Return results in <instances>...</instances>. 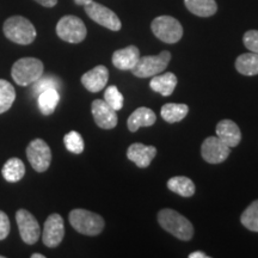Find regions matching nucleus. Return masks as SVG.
I'll return each mask as SVG.
<instances>
[{"instance_id":"f257e3e1","label":"nucleus","mask_w":258,"mask_h":258,"mask_svg":"<svg viewBox=\"0 0 258 258\" xmlns=\"http://www.w3.org/2000/svg\"><path fill=\"white\" fill-rule=\"evenodd\" d=\"M158 222L166 232L179 240L188 241L194 235V226L185 217L173 209L165 208L158 213Z\"/></svg>"},{"instance_id":"f03ea898","label":"nucleus","mask_w":258,"mask_h":258,"mask_svg":"<svg viewBox=\"0 0 258 258\" xmlns=\"http://www.w3.org/2000/svg\"><path fill=\"white\" fill-rule=\"evenodd\" d=\"M3 31L8 40L22 46H28L36 38V29L29 19L22 16H12L6 19Z\"/></svg>"},{"instance_id":"7ed1b4c3","label":"nucleus","mask_w":258,"mask_h":258,"mask_svg":"<svg viewBox=\"0 0 258 258\" xmlns=\"http://www.w3.org/2000/svg\"><path fill=\"white\" fill-rule=\"evenodd\" d=\"M70 224L80 234L95 237L102 233L104 228V220L101 215L86 209H73L69 215Z\"/></svg>"},{"instance_id":"20e7f679","label":"nucleus","mask_w":258,"mask_h":258,"mask_svg":"<svg viewBox=\"0 0 258 258\" xmlns=\"http://www.w3.org/2000/svg\"><path fill=\"white\" fill-rule=\"evenodd\" d=\"M44 66L36 57H22L12 66L11 76L18 85L29 86L43 76Z\"/></svg>"},{"instance_id":"39448f33","label":"nucleus","mask_w":258,"mask_h":258,"mask_svg":"<svg viewBox=\"0 0 258 258\" xmlns=\"http://www.w3.org/2000/svg\"><path fill=\"white\" fill-rule=\"evenodd\" d=\"M171 60V53L163 50L158 55H148L140 57L137 64L131 71L138 78H150L166 70Z\"/></svg>"},{"instance_id":"423d86ee","label":"nucleus","mask_w":258,"mask_h":258,"mask_svg":"<svg viewBox=\"0 0 258 258\" xmlns=\"http://www.w3.org/2000/svg\"><path fill=\"white\" fill-rule=\"evenodd\" d=\"M151 29L154 36L169 44L177 43L183 36L182 24L171 16H159L154 18Z\"/></svg>"},{"instance_id":"0eeeda50","label":"nucleus","mask_w":258,"mask_h":258,"mask_svg":"<svg viewBox=\"0 0 258 258\" xmlns=\"http://www.w3.org/2000/svg\"><path fill=\"white\" fill-rule=\"evenodd\" d=\"M56 34L61 40L69 43H80L85 40L88 30L85 24L76 16H64L57 22Z\"/></svg>"},{"instance_id":"6e6552de","label":"nucleus","mask_w":258,"mask_h":258,"mask_svg":"<svg viewBox=\"0 0 258 258\" xmlns=\"http://www.w3.org/2000/svg\"><path fill=\"white\" fill-rule=\"evenodd\" d=\"M27 157L32 169L37 172H44L51 163V151L48 144L42 139H34L27 147Z\"/></svg>"},{"instance_id":"1a4fd4ad","label":"nucleus","mask_w":258,"mask_h":258,"mask_svg":"<svg viewBox=\"0 0 258 258\" xmlns=\"http://www.w3.org/2000/svg\"><path fill=\"white\" fill-rule=\"evenodd\" d=\"M85 12L93 22H96L97 24L102 25L106 29L111 31H118L122 28L120 18L117 17V15L114 11H111L110 9H108L106 6L98 4V3L91 2L85 6Z\"/></svg>"},{"instance_id":"9d476101","label":"nucleus","mask_w":258,"mask_h":258,"mask_svg":"<svg viewBox=\"0 0 258 258\" xmlns=\"http://www.w3.org/2000/svg\"><path fill=\"white\" fill-rule=\"evenodd\" d=\"M16 221L22 240L29 245L36 244L41 237V228L36 218L30 212L19 209L16 213Z\"/></svg>"},{"instance_id":"9b49d317","label":"nucleus","mask_w":258,"mask_h":258,"mask_svg":"<svg viewBox=\"0 0 258 258\" xmlns=\"http://www.w3.org/2000/svg\"><path fill=\"white\" fill-rule=\"evenodd\" d=\"M231 153V147L218 137H208L201 146V156L209 164H220L227 159Z\"/></svg>"},{"instance_id":"f8f14e48","label":"nucleus","mask_w":258,"mask_h":258,"mask_svg":"<svg viewBox=\"0 0 258 258\" xmlns=\"http://www.w3.org/2000/svg\"><path fill=\"white\" fill-rule=\"evenodd\" d=\"M64 237V222L60 214H51L44 222L42 240L47 247L59 246Z\"/></svg>"},{"instance_id":"ddd939ff","label":"nucleus","mask_w":258,"mask_h":258,"mask_svg":"<svg viewBox=\"0 0 258 258\" xmlns=\"http://www.w3.org/2000/svg\"><path fill=\"white\" fill-rule=\"evenodd\" d=\"M91 111L93 120L96 124L102 129H112L117 125L118 118L116 110L111 108L110 105L106 104L105 101L102 99H96L92 102Z\"/></svg>"},{"instance_id":"4468645a","label":"nucleus","mask_w":258,"mask_h":258,"mask_svg":"<svg viewBox=\"0 0 258 258\" xmlns=\"http://www.w3.org/2000/svg\"><path fill=\"white\" fill-rule=\"evenodd\" d=\"M109 79V71L105 66L99 64L95 69L90 70L89 72L83 74L82 84L83 86L90 92H99L106 86Z\"/></svg>"},{"instance_id":"2eb2a0df","label":"nucleus","mask_w":258,"mask_h":258,"mask_svg":"<svg viewBox=\"0 0 258 258\" xmlns=\"http://www.w3.org/2000/svg\"><path fill=\"white\" fill-rule=\"evenodd\" d=\"M157 156V148L154 146H146L144 144L131 145L127 151V158L138 167L145 169L150 166L152 160Z\"/></svg>"},{"instance_id":"dca6fc26","label":"nucleus","mask_w":258,"mask_h":258,"mask_svg":"<svg viewBox=\"0 0 258 258\" xmlns=\"http://www.w3.org/2000/svg\"><path fill=\"white\" fill-rule=\"evenodd\" d=\"M140 59V51L138 47L128 46L116 50L112 54V64L120 71H132Z\"/></svg>"},{"instance_id":"f3484780","label":"nucleus","mask_w":258,"mask_h":258,"mask_svg":"<svg viewBox=\"0 0 258 258\" xmlns=\"http://www.w3.org/2000/svg\"><path fill=\"white\" fill-rule=\"evenodd\" d=\"M217 137L228 147L238 146L241 140V132L232 120H222L217 124Z\"/></svg>"},{"instance_id":"a211bd4d","label":"nucleus","mask_w":258,"mask_h":258,"mask_svg":"<svg viewBox=\"0 0 258 258\" xmlns=\"http://www.w3.org/2000/svg\"><path fill=\"white\" fill-rule=\"evenodd\" d=\"M157 116L152 109L141 106L128 117L127 125L131 132H137L141 127H151L156 123Z\"/></svg>"},{"instance_id":"6ab92c4d","label":"nucleus","mask_w":258,"mask_h":258,"mask_svg":"<svg viewBox=\"0 0 258 258\" xmlns=\"http://www.w3.org/2000/svg\"><path fill=\"white\" fill-rule=\"evenodd\" d=\"M177 86V77L173 73L166 72L164 74H157L150 82V88L154 92L160 93L161 96L167 97L172 95Z\"/></svg>"},{"instance_id":"aec40b11","label":"nucleus","mask_w":258,"mask_h":258,"mask_svg":"<svg viewBox=\"0 0 258 258\" xmlns=\"http://www.w3.org/2000/svg\"><path fill=\"white\" fill-rule=\"evenodd\" d=\"M186 9L199 17H211L218 11L215 0H184Z\"/></svg>"},{"instance_id":"412c9836","label":"nucleus","mask_w":258,"mask_h":258,"mask_svg":"<svg viewBox=\"0 0 258 258\" xmlns=\"http://www.w3.org/2000/svg\"><path fill=\"white\" fill-rule=\"evenodd\" d=\"M3 177L10 183L19 182L25 175V165L19 158H10L3 166Z\"/></svg>"},{"instance_id":"4be33fe9","label":"nucleus","mask_w":258,"mask_h":258,"mask_svg":"<svg viewBox=\"0 0 258 258\" xmlns=\"http://www.w3.org/2000/svg\"><path fill=\"white\" fill-rule=\"evenodd\" d=\"M235 70L240 74L247 77L257 76L258 74V54L245 53L241 54L235 60Z\"/></svg>"},{"instance_id":"5701e85b","label":"nucleus","mask_w":258,"mask_h":258,"mask_svg":"<svg viewBox=\"0 0 258 258\" xmlns=\"http://www.w3.org/2000/svg\"><path fill=\"white\" fill-rule=\"evenodd\" d=\"M60 101V93L57 90L51 89L37 96V104L42 115L49 116L55 111Z\"/></svg>"},{"instance_id":"b1692460","label":"nucleus","mask_w":258,"mask_h":258,"mask_svg":"<svg viewBox=\"0 0 258 258\" xmlns=\"http://www.w3.org/2000/svg\"><path fill=\"white\" fill-rule=\"evenodd\" d=\"M167 188L183 198H190L196 190L192 180L185 176H175L170 178L167 180Z\"/></svg>"},{"instance_id":"393cba45","label":"nucleus","mask_w":258,"mask_h":258,"mask_svg":"<svg viewBox=\"0 0 258 258\" xmlns=\"http://www.w3.org/2000/svg\"><path fill=\"white\" fill-rule=\"evenodd\" d=\"M189 106L186 104H177V103H166L165 105L161 106V117L169 123H176L184 120L188 115Z\"/></svg>"},{"instance_id":"a878e982","label":"nucleus","mask_w":258,"mask_h":258,"mask_svg":"<svg viewBox=\"0 0 258 258\" xmlns=\"http://www.w3.org/2000/svg\"><path fill=\"white\" fill-rule=\"evenodd\" d=\"M16 99L14 85L5 79H0V114L10 110Z\"/></svg>"},{"instance_id":"bb28decb","label":"nucleus","mask_w":258,"mask_h":258,"mask_svg":"<svg viewBox=\"0 0 258 258\" xmlns=\"http://www.w3.org/2000/svg\"><path fill=\"white\" fill-rule=\"evenodd\" d=\"M240 222L251 232H258V200L253 201L240 215Z\"/></svg>"},{"instance_id":"cd10ccee","label":"nucleus","mask_w":258,"mask_h":258,"mask_svg":"<svg viewBox=\"0 0 258 258\" xmlns=\"http://www.w3.org/2000/svg\"><path fill=\"white\" fill-rule=\"evenodd\" d=\"M60 86H61V82L59 78H56V77L54 76L41 77L40 79L34 83V86H32V93H34L35 97H37L40 93L48 91V90H51V89L59 90Z\"/></svg>"},{"instance_id":"c85d7f7f","label":"nucleus","mask_w":258,"mask_h":258,"mask_svg":"<svg viewBox=\"0 0 258 258\" xmlns=\"http://www.w3.org/2000/svg\"><path fill=\"white\" fill-rule=\"evenodd\" d=\"M63 144L64 146H66L67 151H70V152H72L74 154L83 153L84 147H85V144H84L82 135L76 131L70 132V133L64 135Z\"/></svg>"},{"instance_id":"c756f323","label":"nucleus","mask_w":258,"mask_h":258,"mask_svg":"<svg viewBox=\"0 0 258 258\" xmlns=\"http://www.w3.org/2000/svg\"><path fill=\"white\" fill-rule=\"evenodd\" d=\"M104 101L106 102V104L110 105L111 108L116 111L121 110V109L123 108V104H124L123 95L118 91V89L116 88L115 85L108 86V89L105 90Z\"/></svg>"},{"instance_id":"7c9ffc66","label":"nucleus","mask_w":258,"mask_h":258,"mask_svg":"<svg viewBox=\"0 0 258 258\" xmlns=\"http://www.w3.org/2000/svg\"><path fill=\"white\" fill-rule=\"evenodd\" d=\"M243 42L247 49L258 54V30H249L245 32Z\"/></svg>"},{"instance_id":"2f4dec72","label":"nucleus","mask_w":258,"mask_h":258,"mask_svg":"<svg viewBox=\"0 0 258 258\" xmlns=\"http://www.w3.org/2000/svg\"><path fill=\"white\" fill-rule=\"evenodd\" d=\"M11 230V224H10V219L6 213L0 211V240H4L6 237L10 234Z\"/></svg>"},{"instance_id":"473e14b6","label":"nucleus","mask_w":258,"mask_h":258,"mask_svg":"<svg viewBox=\"0 0 258 258\" xmlns=\"http://www.w3.org/2000/svg\"><path fill=\"white\" fill-rule=\"evenodd\" d=\"M35 2L44 8H54L57 4V0H35Z\"/></svg>"},{"instance_id":"72a5a7b5","label":"nucleus","mask_w":258,"mask_h":258,"mask_svg":"<svg viewBox=\"0 0 258 258\" xmlns=\"http://www.w3.org/2000/svg\"><path fill=\"white\" fill-rule=\"evenodd\" d=\"M189 258H208V254H206L202 251H195V252H191L188 256Z\"/></svg>"},{"instance_id":"f704fd0d","label":"nucleus","mask_w":258,"mask_h":258,"mask_svg":"<svg viewBox=\"0 0 258 258\" xmlns=\"http://www.w3.org/2000/svg\"><path fill=\"white\" fill-rule=\"evenodd\" d=\"M93 2V0H74V3H76L77 5H83L85 6L86 4H89V3Z\"/></svg>"},{"instance_id":"c9c22d12","label":"nucleus","mask_w":258,"mask_h":258,"mask_svg":"<svg viewBox=\"0 0 258 258\" xmlns=\"http://www.w3.org/2000/svg\"><path fill=\"white\" fill-rule=\"evenodd\" d=\"M46 256H44V254H42V253H32L31 254V258H44Z\"/></svg>"},{"instance_id":"e433bc0d","label":"nucleus","mask_w":258,"mask_h":258,"mask_svg":"<svg viewBox=\"0 0 258 258\" xmlns=\"http://www.w3.org/2000/svg\"><path fill=\"white\" fill-rule=\"evenodd\" d=\"M0 258H5V256H2V254H0Z\"/></svg>"}]
</instances>
